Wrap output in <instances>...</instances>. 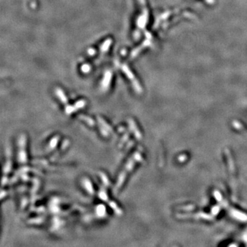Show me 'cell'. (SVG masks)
<instances>
[{"mask_svg": "<svg viewBox=\"0 0 247 247\" xmlns=\"http://www.w3.org/2000/svg\"><path fill=\"white\" fill-rule=\"evenodd\" d=\"M142 160V156L140 153H139V152L137 151L133 153V155H132L131 158L128 160V161L125 165V166H124L123 169H122V172H120V174L118 176V180H117V183H116V185H115V191H118V190L122 187V186L123 185L124 182H125L126 179L127 178L129 174L133 170V168H135V165L138 164L139 162H140Z\"/></svg>", "mask_w": 247, "mask_h": 247, "instance_id": "cell-1", "label": "cell"}, {"mask_svg": "<svg viewBox=\"0 0 247 247\" xmlns=\"http://www.w3.org/2000/svg\"><path fill=\"white\" fill-rule=\"evenodd\" d=\"M26 143V135L21 134L18 140V161L20 164H25L27 161Z\"/></svg>", "mask_w": 247, "mask_h": 247, "instance_id": "cell-2", "label": "cell"}, {"mask_svg": "<svg viewBox=\"0 0 247 247\" xmlns=\"http://www.w3.org/2000/svg\"><path fill=\"white\" fill-rule=\"evenodd\" d=\"M99 197H100V199H102V200L104 201V202H107L108 204H109V205L113 209V211L118 214V216L122 215V209L119 207V206L116 204V203L113 202V201L111 200H109V198H108V195L105 190L102 189V188L100 190V191L99 192Z\"/></svg>", "mask_w": 247, "mask_h": 247, "instance_id": "cell-3", "label": "cell"}, {"mask_svg": "<svg viewBox=\"0 0 247 247\" xmlns=\"http://www.w3.org/2000/svg\"><path fill=\"white\" fill-rule=\"evenodd\" d=\"M82 185H83V187L85 188L88 193L91 195L94 194V189H93V185L91 183V181L88 178H84L82 180Z\"/></svg>", "mask_w": 247, "mask_h": 247, "instance_id": "cell-4", "label": "cell"}, {"mask_svg": "<svg viewBox=\"0 0 247 247\" xmlns=\"http://www.w3.org/2000/svg\"><path fill=\"white\" fill-rule=\"evenodd\" d=\"M129 124L130 128H131V129L133 131V133H134L136 138L137 140H140V139L142 138V134H141L140 131H139L138 128L137 127L136 124H135L134 121L131 120V119H130L129 121Z\"/></svg>", "mask_w": 247, "mask_h": 247, "instance_id": "cell-5", "label": "cell"}, {"mask_svg": "<svg viewBox=\"0 0 247 247\" xmlns=\"http://www.w3.org/2000/svg\"><path fill=\"white\" fill-rule=\"evenodd\" d=\"M59 140V136H55L51 140L50 142H49V145L47 147V152H51L56 148V146H57V144Z\"/></svg>", "mask_w": 247, "mask_h": 247, "instance_id": "cell-6", "label": "cell"}, {"mask_svg": "<svg viewBox=\"0 0 247 247\" xmlns=\"http://www.w3.org/2000/svg\"><path fill=\"white\" fill-rule=\"evenodd\" d=\"M98 122L100 124V126H102V127L104 128L109 133H111L113 131V129L109 124L106 122L105 120H104L102 118H98Z\"/></svg>", "mask_w": 247, "mask_h": 247, "instance_id": "cell-7", "label": "cell"}, {"mask_svg": "<svg viewBox=\"0 0 247 247\" xmlns=\"http://www.w3.org/2000/svg\"><path fill=\"white\" fill-rule=\"evenodd\" d=\"M80 118L83 121H85L86 123H87L89 126H93L95 125V122L91 118H89V117L86 116L85 115H80Z\"/></svg>", "mask_w": 247, "mask_h": 247, "instance_id": "cell-8", "label": "cell"}, {"mask_svg": "<svg viewBox=\"0 0 247 247\" xmlns=\"http://www.w3.org/2000/svg\"><path fill=\"white\" fill-rule=\"evenodd\" d=\"M100 178H101L102 181H103L104 185H109V179H108V178H107V175H106L105 174H104L102 172H100Z\"/></svg>", "mask_w": 247, "mask_h": 247, "instance_id": "cell-9", "label": "cell"}]
</instances>
